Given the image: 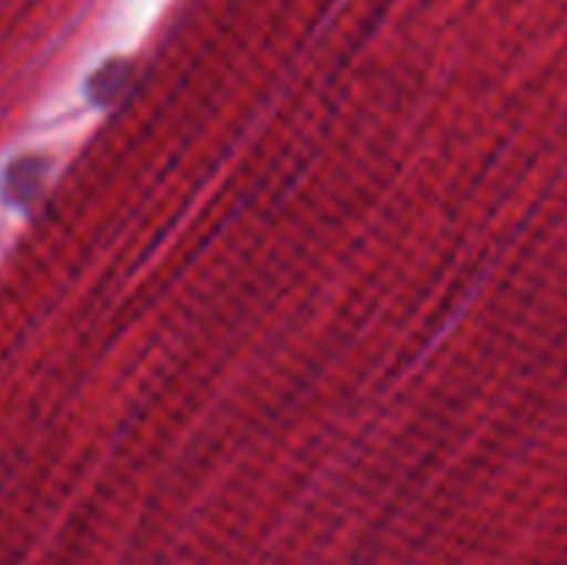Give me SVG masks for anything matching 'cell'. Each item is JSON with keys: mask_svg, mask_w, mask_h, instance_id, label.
<instances>
[{"mask_svg": "<svg viewBox=\"0 0 567 565\" xmlns=\"http://www.w3.org/2000/svg\"><path fill=\"white\" fill-rule=\"evenodd\" d=\"M125 78L127 64H122V61L103 66V70L89 81V97H92L94 103H111V100L116 97V92L122 89V83H125Z\"/></svg>", "mask_w": 567, "mask_h": 565, "instance_id": "7a4b0ae2", "label": "cell"}, {"mask_svg": "<svg viewBox=\"0 0 567 565\" xmlns=\"http://www.w3.org/2000/svg\"><path fill=\"white\" fill-rule=\"evenodd\" d=\"M39 181H42V161L25 158L11 166L9 175H6V194L14 203H25V199L33 197Z\"/></svg>", "mask_w": 567, "mask_h": 565, "instance_id": "6da1fadb", "label": "cell"}]
</instances>
